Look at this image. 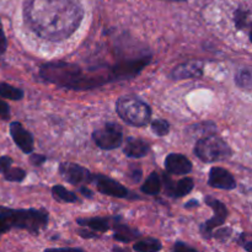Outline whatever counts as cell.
Segmentation results:
<instances>
[{
    "label": "cell",
    "instance_id": "obj_32",
    "mask_svg": "<svg viewBox=\"0 0 252 252\" xmlns=\"http://www.w3.org/2000/svg\"><path fill=\"white\" fill-rule=\"evenodd\" d=\"M194 206H198V202H197V201H189V203L186 204V208H191V207H194Z\"/></svg>",
    "mask_w": 252,
    "mask_h": 252
},
{
    "label": "cell",
    "instance_id": "obj_11",
    "mask_svg": "<svg viewBox=\"0 0 252 252\" xmlns=\"http://www.w3.org/2000/svg\"><path fill=\"white\" fill-rule=\"evenodd\" d=\"M209 186L219 189H234L236 187L235 179L228 170L223 167H212L208 177Z\"/></svg>",
    "mask_w": 252,
    "mask_h": 252
},
{
    "label": "cell",
    "instance_id": "obj_12",
    "mask_svg": "<svg viewBox=\"0 0 252 252\" xmlns=\"http://www.w3.org/2000/svg\"><path fill=\"white\" fill-rule=\"evenodd\" d=\"M165 167L170 174L186 175L192 171V162L185 155L172 153L165 159Z\"/></svg>",
    "mask_w": 252,
    "mask_h": 252
},
{
    "label": "cell",
    "instance_id": "obj_30",
    "mask_svg": "<svg viewBox=\"0 0 252 252\" xmlns=\"http://www.w3.org/2000/svg\"><path fill=\"white\" fill-rule=\"evenodd\" d=\"M174 249L176 251H180V250H193V249L189 248V246L184 245V244H181V243H179V244H177V245H175Z\"/></svg>",
    "mask_w": 252,
    "mask_h": 252
},
{
    "label": "cell",
    "instance_id": "obj_2",
    "mask_svg": "<svg viewBox=\"0 0 252 252\" xmlns=\"http://www.w3.org/2000/svg\"><path fill=\"white\" fill-rule=\"evenodd\" d=\"M39 75L47 83L74 90H86L103 85L100 76L85 75L79 65L64 62L43 64L39 69Z\"/></svg>",
    "mask_w": 252,
    "mask_h": 252
},
{
    "label": "cell",
    "instance_id": "obj_24",
    "mask_svg": "<svg viewBox=\"0 0 252 252\" xmlns=\"http://www.w3.org/2000/svg\"><path fill=\"white\" fill-rule=\"evenodd\" d=\"M152 130L155 134L160 135V137H164L167 133L170 132V125L169 122L164 120H157L152 123Z\"/></svg>",
    "mask_w": 252,
    "mask_h": 252
},
{
    "label": "cell",
    "instance_id": "obj_27",
    "mask_svg": "<svg viewBox=\"0 0 252 252\" xmlns=\"http://www.w3.org/2000/svg\"><path fill=\"white\" fill-rule=\"evenodd\" d=\"M10 117V107L6 102L0 100V118L2 120H9Z\"/></svg>",
    "mask_w": 252,
    "mask_h": 252
},
{
    "label": "cell",
    "instance_id": "obj_19",
    "mask_svg": "<svg viewBox=\"0 0 252 252\" xmlns=\"http://www.w3.org/2000/svg\"><path fill=\"white\" fill-rule=\"evenodd\" d=\"M0 96L12 101H19L24 97V91L7 83H0Z\"/></svg>",
    "mask_w": 252,
    "mask_h": 252
},
{
    "label": "cell",
    "instance_id": "obj_3",
    "mask_svg": "<svg viewBox=\"0 0 252 252\" xmlns=\"http://www.w3.org/2000/svg\"><path fill=\"white\" fill-rule=\"evenodd\" d=\"M48 214L37 209H2L0 212V236L11 229H24L32 234H38L46 228Z\"/></svg>",
    "mask_w": 252,
    "mask_h": 252
},
{
    "label": "cell",
    "instance_id": "obj_13",
    "mask_svg": "<svg viewBox=\"0 0 252 252\" xmlns=\"http://www.w3.org/2000/svg\"><path fill=\"white\" fill-rule=\"evenodd\" d=\"M165 189L166 193L171 197H184L193 189V180L191 177H185L180 181L174 182L167 175L164 176Z\"/></svg>",
    "mask_w": 252,
    "mask_h": 252
},
{
    "label": "cell",
    "instance_id": "obj_17",
    "mask_svg": "<svg viewBox=\"0 0 252 252\" xmlns=\"http://www.w3.org/2000/svg\"><path fill=\"white\" fill-rule=\"evenodd\" d=\"M160 189H161V180L157 172H152L145 184L142 186V191L150 196H154V194L159 193Z\"/></svg>",
    "mask_w": 252,
    "mask_h": 252
},
{
    "label": "cell",
    "instance_id": "obj_1",
    "mask_svg": "<svg viewBox=\"0 0 252 252\" xmlns=\"http://www.w3.org/2000/svg\"><path fill=\"white\" fill-rule=\"evenodd\" d=\"M83 6L78 0H25L24 19L32 32L47 41H63L81 24Z\"/></svg>",
    "mask_w": 252,
    "mask_h": 252
},
{
    "label": "cell",
    "instance_id": "obj_20",
    "mask_svg": "<svg viewBox=\"0 0 252 252\" xmlns=\"http://www.w3.org/2000/svg\"><path fill=\"white\" fill-rule=\"evenodd\" d=\"M52 194H53V197L57 201L66 202V203H73V202L78 201V197H76L75 193L68 191L65 187L59 186V185H57V186L52 189Z\"/></svg>",
    "mask_w": 252,
    "mask_h": 252
},
{
    "label": "cell",
    "instance_id": "obj_9",
    "mask_svg": "<svg viewBox=\"0 0 252 252\" xmlns=\"http://www.w3.org/2000/svg\"><path fill=\"white\" fill-rule=\"evenodd\" d=\"M94 184L96 185L98 191L102 194L117 197V198H126L128 196V189L120 182L110 179L103 175H96L94 176Z\"/></svg>",
    "mask_w": 252,
    "mask_h": 252
},
{
    "label": "cell",
    "instance_id": "obj_4",
    "mask_svg": "<svg viewBox=\"0 0 252 252\" xmlns=\"http://www.w3.org/2000/svg\"><path fill=\"white\" fill-rule=\"evenodd\" d=\"M116 111L126 123L137 127L145 126L152 117L149 105L135 95L121 96L116 103Z\"/></svg>",
    "mask_w": 252,
    "mask_h": 252
},
{
    "label": "cell",
    "instance_id": "obj_10",
    "mask_svg": "<svg viewBox=\"0 0 252 252\" xmlns=\"http://www.w3.org/2000/svg\"><path fill=\"white\" fill-rule=\"evenodd\" d=\"M10 134L12 140L25 154H31L33 152V137L29 130L22 127L21 123L12 122L10 125Z\"/></svg>",
    "mask_w": 252,
    "mask_h": 252
},
{
    "label": "cell",
    "instance_id": "obj_31",
    "mask_svg": "<svg viewBox=\"0 0 252 252\" xmlns=\"http://www.w3.org/2000/svg\"><path fill=\"white\" fill-rule=\"evenodd\" d=\"M80 192L84 194V196H88V197H93V192L89 191V189H86L85 187H81L80 189Z\"/></svg>",
    "mask_w": 252,
    "mask_h": 252
},
{
    "label": "cell",
    "instance_id": "obj_25",
    "mask_svg": "<svg viewBox=\"0 0 252 252\" xmlns=\"http://www.w3.org/2000/svg\"><path fill=\"white\" fill-rule=\"evenodd\" d=\"M12 159L10 157H0V172L5 174L11 167Z\"/></svg>",
    "mask_w": 252,
    "mask_h": 252
},
{
    "label": "cell",
    "instance_id": "obj_5",
    "mask_svg": "<svg viewBox=\"0 0 252 252\" xmlns=\"http://www.w3.org/2000/svg\"><path fill=\"white\" fill-rule=\"evenodd\" d=\"M194 153L204 162H216L228 159L231 155V149L225 140L216 134L202 137L194 147Z\"/></svg>",
    "mask_w": 252,
    "mask_h": 252
},
{
    "label": "cell",
    "instance_id": "obj_18",
    "mask_svg": "<svg viewBox=\"0 0 252 252\" xmlns=\"http://www.w3.org/2000/svg\"><path fill=\"white\" fill-rule=\"evenodd\" d=\"M115 239H117L118 241H122V243H128V241L134 240L135 238H138L140 235L134 229H130L127 225H121V224H117L115 226Z\"/></svg>",
    "mask_w": 252,
    "mask_h": 252
},
{
    "label": "cell",
    "instance_id": "obj_8",
    "mask_svg": "<svg viewBox=\"0 0 252 252\" xmlns=\"http://www.w3.org/2000/svg\"><path fill=\"white\" fill-rule=\"evenodd\" d=\"M59 174L65 181L71 185L89 184L94 181V175L85 167L73 162H63L59 166Z\"/></svg>",
    "mask_w": 252,
    "mask_h": 252
},
{
    "label": "cell",
    "instance_id": "obj_29",
    "mask_svg": "<svg viewBox=\"0 0 252 252\" xmlns=\"http://www.w3.org/2000/svg\"><path fill=\"white\" fill-rule=\"evenodd\" d=\"M230 231H231L230 229H225V230H224V229H221V230L217 231V234H214L213 236L217 239H220V240H225V239L230 235Z\"/></svg>",
    "mask_w": 252,
    "mask_h": 252
},
{
    "label": "cell",
    "instance_id": "obj_34",
    "mask_svg": "<svg viewBox=\"0 0 252 252\" xmlns=\"http://www.w3.org/2000/svg\"><path fill=\"white\" fill-rule=\"evenodd\" d=\"M250 41H251V43H252V29H251V31H250Z\"/></svg>",
    "mask_w": 252,
    "mask_h": 252
},
{
    "label": "cell",
    "instance_id": "obj_22",
    "mask_svg": "<svg viewBox=\"0 0 252 252\" xmlns=\"http://www.w3.org/2000/svg\"><path fill=\"white\" fill-rule=\"evenodd\" d=\"M135 251H142V252H148V251H159L161 250V244L159 240H155V239H148V240L139 241V243L134 244L133 246Z\"/></svg>",
    "mask_w": 252,
    "mask_h": 252
},
{
    "label": "cell",
    "instance_id": "obj_26",
    "mask_svg": "<svg viewBox=\"0 0 252 252\" xmlns=\"http://www.w3.org/2000/svg\"><path fill=\"white\" fill-rule=\"evenodd\" d=\"M6 48H7V39H6V36H5L4 29H2L1 21H0V56L5 53Z\"/></svg>",
    "mask_w": 252,
    "mask_h": 252
},
{
    "label": "cell",
    "instance_id": "obj_15",
    "mask_svg": "<svg viewBox=\"0 0 252 252\" xmlns=\"http://www.w3.org/2000/svg\"><path fill=\"white\" fill-rule=\"evenodd\" d=\"M149 143L138 138H128L125 144V154L129 158L139 159L149 153Z\"/></svg>",
    "mask_w": 252,
    "mask_h": 252
},
{
    "label": "cell",
    "instance_id": "obj_33",
    "mask_svg": "<svg viewBox=\"0 0 252 252\" xmlns=\"http://www.w3.org/2000/svg\"><path fill=\"white\" fill-rule=\"evenodd\" d=\"M167 1H186V0H167Z\"/></svg>",
    "mask_w": 252,
    "mask_h": 252
},
{
    "label": "cell",
    "instance_id": "obj_14",
    "mask_svg": "<svg viewBox=\"0 0 252 252\" xmlns=\"http://www.w3.org/2000/svg\"><path fill=\"white\" fill-rule=\"evenodd\" d=\"M203 75V65L199 62H189L176 66L171 71V79L182 80V79L199 78Z\"/></svg>",
    "mask_w": 252,
    "mask_h": 252
},
{
    "label": "cell",
    "instance_id": "obj_16",
    "mask_svg": "<svg viewBox=\"0 0 252 252\" xmlns=\"http://www.w3.org/2000/svg\"><path fill=\"white\" fill-rule=\"evenodd\" d=\"M78 223L81 225H85L88 228L93 229L94 231H103L110 228V220L107 218H86V219H78Z\"/></svg>",
    "mask_w": 252,
    "mask_h": 252
},
{
    "label": "cell",
    "instance_id": "obj_28",
    "mask_svg": "<svg viewBox=\"0 0 252 252\" xmlns=\"http://www.w3.org/2000/svg\"><path fill=\"white\" fill-rule=\"evenodd\" d=\"M30 161H31V164L34 165V166H41V165L46 161V157H44V155H39V154H32L31 153Z\"/></svg>",
    "mask_w": 252,
    "mask_h": 252
},
{
    "label": "cell",
    "instance_id": "obj_21",
    "mask_svg": "<svg viewBox=\"0 0 252 252\" xmlns=\"http://www.w3.org/2000/svg\"><path fill=\"white\" fill-rule=\"evenodd\" d=\"M235 83L239 88L250 90L252 89V71L249 69H241L236 73Z\"/></svg>",
    "mask_w": 252,
    "mask_h": 252
},
{
    "label": "cell",
    "instance_id": "obj_6",
    "mask_svg": "<svg viewBox=\"0 0 252 252\" xmlns=\"http://www.w3.org/2000/svg\"><path fill=\"white\" fill-rule=\"evenodd\" d=\"M93 139L101 149L113 150L122 144V129L116 123H106L93 133Z\"/></svg>",
    "mask_w": 252,
    "mask_h": 252
},
{
    "label": "cell",
    "instance_id": "obj_7",
    "mask_svg": "<svg viewBox=\"0 0 252 252\" xmlns=\"http://www.w3.org/2000/svg\"><path fill=\"white\" fill-rule=\"evenodd\" d=\"M206 203L213 209L216 214H214L213 218L209 219L206 224H203L201 226V231L204 238L211 239L213 236L214 228L221 225L225 221L226 217H228V211H226V207L220 201H218L216 198H212V197H207Z\"/></svg>",
    "mask_w": 252,
    "mask_h": 252
},
{
    "label": "cell",
    "instance_id": "obj_23",
    "mask_svg": "<svg viewBox=\"0 0 252 252\" xmlns=\"http://www.w3.org/2000/svg\"><path fill=\"white\" fill-rule=\"evenodd\" d=\"M26 177V171L20 167H10L6 172L4 174V179L10 182H21Z\"/></svg>",
    "mask_w": 252,
    "mask_h": 252
}]
</instances>
